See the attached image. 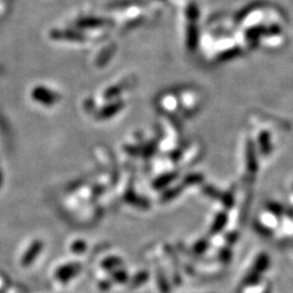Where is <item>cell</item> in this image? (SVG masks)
I'll list each match as a JSON object with an SVG mask.
<instances>
[{
	"mask_svg": "<svg viewBox=\"0 0 293 293\" xmlns=\"http://www.w3.org/2000/svg\"><path fill=\"white\" fill-rule=\"evenodd\" d=\"M32 98L36 100L38 103H41L47 106L54 105L59 99V97L56 95V93H54V91L41 86H37L32 90Z\"/></svg>",
	"mask_w": 293,
	"mask_h": 293,
	"instance_id": "cell-1",
	"label": "cell"
},
{
	"mask_svg": "<svg viewBox=\"0 0 293 293\" xmlns=\"http://www.w3.org/2000/svg\"><path fill=\"white\" fill-rule=\"evenodd\" d=\"M270 266V257L267 254L262 253L257 256V258L255 259V263L253 266V271L258 273V274H263L267 269H269Z\"/></svg>",
	"mask_w": 293,
	"mask_h": 293,
	"instance_id": "cell-2",
	"label": "cell"
},
{
	"mask_svg": "<svg viewBox=\"0 0 293 293\" xmlns=\"http://www.w3.org/2000/svg\"><path fill=\"white\" fill-rule=\"evenodd\" d=\"M227 220H228L227 214L224 213V212L217 215L215 217V221H214L212 227H211V233L216 234V233H219L220 231H222L226 226V224H227Z\"/></svg>",
	"mask_w": 293,
	"mask_h": 293,
	"instance_id": "cell-3",
	"label": "cell"
},
{
	"mask_svg": "<svg viewBox=\"0 0 293 293\" xmlns=\"http://www.w3.org/2000/svg\"><path fill=\"white\" fill-rule=\"evenodd\" d=\"M51 37L55 39H66V40H79L82 39V36L77 33L72 31H56L51 32Z\"/></svg>",
	"mask_w": 293,
	"mask_h": 293,
	"instance_id": "cell-4",
	"label": "cell"
},
{
	"mask_svg": "<svg viewBox=\"0 0 293 293\" xmlns=\"http://www.w3.org/2000/svg\"><path fill=\"white\" fill-rule=\"evenodd\" d=\"M149 277H150V275L146 271H142V272L137 273L131 279V287L136 288V287L142 286V284L146 283L149 280Z\"/></svg>",
	"mask_w": 293,
	"mask_h": 293,
	"instance_id": "cell-5",
	"label": "cell"
},
{
	"mask_svg": "<svg viewBox=\"0 0 293 293\" xmlns=\"http://www.w3.org/2000/svg\"><path fill=\"white\" fill-rule=\"evenodd\" d=\"M259 280H261V274H258L254 271H251L244 279V282H242V287H251L256 284Z\"/></svg>",
	"mask_w": 293,
	"mask_h": 293,
	"instance_id": "cell-6",
	"label": "cell"
},
{
	"mask_svg": "<svg viewBox=\"0 0 293 293\" xmlns=\"http://www.w3.org/2000/svg\"><path fill=\"white\" fill-rule=\"evenodd\" d=\"M157 283H158V289L162 293H170V284L167 282L165 276L162 273H158L157 275Z\"/></svg>",
	"mask_w": 293,
	"mask_h": 293,
	"instance_id": "cell-7",
	"label": "cell"
},
{
	"mask_svg": "<svg viewBox=\"0 0 293 293\" xmlns=\"http://www.w3.org/2000/svg\"><path fill=\"white\" fill-rule=\"evenodd\" d=\"M207 248H208V242L205 239H202V240H199L195 245L194 251L197 254H202L207 250Z\"/></svg>",
	"mask_w": 293,
	"mask_h": 293,
	"instance_id": "cell-8",
	"label": "cell"
},
{
	"mask_svg": "<svg viewBox=\"0 0 293 293\" xmlns=\"http://www.w3.org/2000/svg\"><path fill=\"white\" fill-rule=\"evenodd\" d=\"M255 229L258 233L263 234V236H265V237H270L272 234V230L265 227V226L262 224H255Z\"/></svg>",
	"mask_w": 293,
	"mask_h": 293,
	"instance_id": "cell-9",
	"label": "cell"
},
{
	"mask_svg": "<svg viewBox=\"0 0 293 293\" xmlns=\"http://www.w3.org/2000/svg\"><path fill=\"white\" fill-rule=\"evenodd\" d=\"M122 261L120 258H117V257H112L110 259H108V261L104 263V265L106 266V269H114V267H117V266H120L122 265Z\"/></svg>",
	"mask_w": 293,
	"mask_h": 293,
	"instance_id": "cell-10",
	"label": "cell"
},
{
	"mask_svg": "<svg viewBox=\"0 0 293 293\" xmlns=\"http://www.w3.org/2000/svg\"><path fill=\"white\" fill-rule=\"evenodd\" d=\"M269 210L275 214V215H277V216H280L283 214V208L281 205L279 204H276V203H272L269 205Z\"/></svg>",
	"mask_w": 293,
	"mask_h": 293,
	"instance_id": "cell-11",
	"label": "cell"
},
{
	"mask_svg": "<svg viewBox=\"0 0 293 293\" xmlns=\"http://www.w3.org/2000/svg\"><path fill=\"white\" fill-rule=\"evenodd\" d=\"M220 257L223 262L228 263L231 258V252L229 249H223L220 253Z\"/></svg>",
	"mask_w": 293,
	"mask_h": 293,
	"instance_id": "cell-12",
	"label": "cell"
},
{
	"mask_svg": "<svg viewBox=\"0 0 293 293\" xmlns=\"http://www.w3.org/2000/svg\"><path fill=\"white\" fill-rule=\"evenodd\" d=\"M114 278H115V280L116 281H119V282H125L127 280V278H128V276H127V274L125 273L124 271H120V272H116L115 274H114Z\"/></svg>",
	"mask_w": 293,
	"mask_h": 293,
	"instance_id": "cell-13",
	"label": "cell"
},
{
	"mask_svg": "<svg viewBox=\"0 0 293 293\" xmlns=\"http://www.w3.org/2000/svg\"><path fill=\"white\" fill-rule=\"evenodd\" d=\"M222 200H223V203H224L225 207L230 208V207L232 206V204H233V199H232V197H231L230 195L224 196V198H222Z\"/></svg>",
	"mask_w": 293,
	"mask_h": 293,
	"instance_id": "cell-14",
	"label": "cell"
},
{
	"mask_svg": "<svg viewBox=\"0 0 293 293\" xmlns=\"http://www.w3.org/2000/svg\"><path fill=\"white\" fill-rule=\"evenodd\" d=\"M205 192H206V195H208V196H211V197H213V198H215V199H220L219 191L214 190L213 188L206 187V188H205Z\"/></svg>",
	"mask_w": 293,
	"mask_h": 293,
	"instance_id": "cell-15",
	"label": "cell"
},
{
	"mask_svg": "<svg viewBox=\"0 0 293 293\" xmlns=\"http://www.w3.org/2000/svg\"><path fill=\"white\" fill-rule=\"evenodd\" d=\"M227 240L229 241V242H231V244H233L234 241H236V239H237V233H234V232H231V233H229L227 237Z\"/></svg>",
	"mask_w": 293,
	"mask_h": 293,
	"instance_id": "cell-16",
	"label": "cell"
}]
</instances>
